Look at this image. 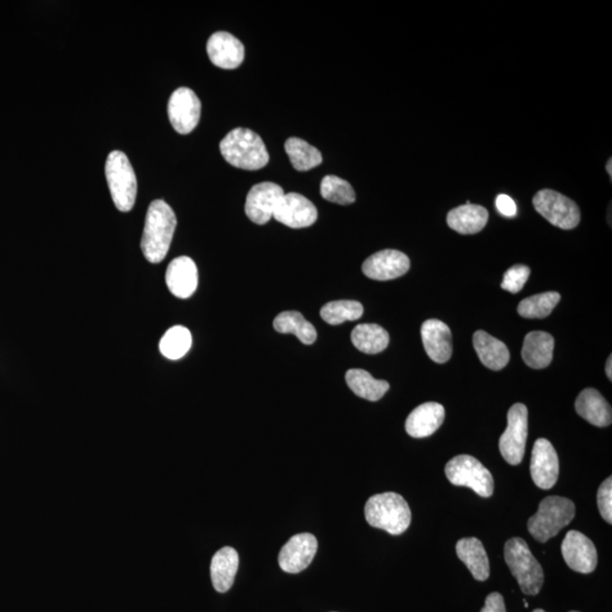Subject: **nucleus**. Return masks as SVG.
Masks as SVG:
<instances>
[{"label":"nucleus","instance_id":"393cba45","mask_svg":"<svg viewBox=\"0 0 612 612\" xmlns=\"http://www.w3.org/2000/svg\"><path fill=\"white\" fill-rule=\"evenodd\" d=\"M473 345L478 358L487 369L499 371L508 365L510 354L507 346L487 332L478 330L473 336Z\"/></svg>","mask_w":612,"mask_h":612},{"label":"nucleus","instance_id":"0eeeda50","mask_svg":"<svg viewBox=\"0 0 612 612\" xmlns=\"http://www.w3.org/2000/svg\"><path fill=\"white\" fill-rule=\"evenodd\" d=\"M446 477L452 485L467 487L483 498H489L494 494L495 481L489 469L483 467L476 457L459 455L447 463Z\"/></svg>","mask_w":612,"mask_h":612},{"label":"nucleus","instance_id":"37998d69","mask_svg":"<svg viewBox=\"0 0 612 612\" xmlns=\"http://www.w3.org/2000/svg\"><path fill=\"white\" fill-rule=\"evenodd\" d=\"M570 612H579V611H570Z\"/></svg>","mask_w":612,"mask_h":612},{"label":"nucleus","instance_id":"f8f14e48","mask_svg":"<svg viewBox=\"0 0 612 612\" xmlns=\"http://www.w3.org/2000/svg\"><path fill=\"white\" fill-rule=\"evenodd\" d=\"M282 186L272 181L253 186L246 202V216L256 225H265L274 217L277 204L283 197Z\"/></svg>","mask_w":612,"mask_h":612},{"label":"nucleus","instance_id":"58836bf2","mask_svg":"<svg viewBox=\"0 0 612 612\" xmlns=\"http://www.w3.org/2000/svg\"><path fill=\"white\" fill-rule=\"evenodd\" d=\"M611 365H612V358H611V355H610L609 358H607V366H606V374H607V378H609L610 381L612 380V378H611V376H612Z\"/></svg>","mask_w":612,"mask_h":612},{"label":"nucleus","instance_id":"9d476101","mask_svg":"<svg viewBox=\"0 0 612 612\" xmlns=\"http://www.w3.org/2000/svg\"><path fill=\"white\" fill-rule=\"evenodd\" d=\"M168 116L177 133L189 134L198 126L201 116V101L190 88H177L168 102Z\"/></svg>","mask_w":612,"mask_h":612},{"label":"nucleus","instance_id":"cd10ccee","mask_svg":"<svg viewBox=\"0 0 612 612\" xmlns=\"http://www.w3.org/2000/svg\"><path fill=\"white\" fill-rule=\"evenodd\" d=\"M352 343L358 350L366 354H378L389 345V334L379 325L363 323L354 328Z\"/></svg>","mask_w":612,"mask_h":612},{"label":"nucleus","instance_id":"c85d7f7f","mask_svg":"<svg viewBox=\"0 0 612 612\" xmlns=\"http://www.w3.org/2000/svg\"><path fill=\"white\" fill-rule=\"evenodd\" d=\"M274 328L281 334H292L305 345H312L317 340V330L311 322L306 320L300 312L287 311L278 314Z\"/></svg>","mask_w":612,"mask_h":612},{"label":"nucleus","instance_id":"ddd939ff","mask_svg":"<svg viewBox=\"0 0 612 612\" xmlns=\"http://www.w3.org/2000/svg\"><path fill=\"white\" fill-rule=\"evenodd\" d=\"M318 550V540L311 533L292 536L279 552V566L290 574L301 573L313 561Z\"/></svg>","mask_w":612,"mask_h":612},{"label":"nucleus","instance_id":"c756f323","mask_svg":"<svg viewBox=\"0 0 612 612\" xmlns=\"http://www.w3.org/2000/svg\"><path fill=\"white\" fill-rule=\"evenodd\" d=\"M285 150L292 167L299 172L316 168L322 162L320 151L299 137H290L286 141Z\"/></svg>","mask_w":612,"mask_h":612},{"label":"nucleus","instance_id":"412c9836","mask_svg":"<svg viewBox=\"0 0 612 612\" xmlns=\"http://www.w3.org/2000/svg\"><path fill=\"white\" fill-rule=\"evenodd\" d=\"M575 408L580 418L596 427L605 428L611 424V406L596 389H584L576 399Z\"/></svg>","mask_w":612,"mask_h":612},{"label":"nucleus","instance_id":"20e7f679","mask_svg":"<svg viewBox=\"0 0 612 612\" xmlns=\"http://www.w3.org/2000/svg\"><path fill=\"white\" fill-rule=\"evenodd\" d=\"M575 517L573 501L564 496H550L541 501L538 513L527 522V530L540 543L556 536Z\"/></svg>","mask_w":612,"mask_h":612},{"label":"nucleus","instance_id":"7ed1b4c3","mask_svg":"<svg viewBox=\"0 0 612 612\" xmlns=\"http://www.w3.org/2000/svg\"><path fill=\"white\" fill-rule=\"evenodd\" d=\"M366 522L376 529L392 535H401L411 525L410 505L401 495L394 492L372 496L366 505Z\"/></svg>","mask_w":612,"mask_h":612},{"label":"nucleus","instance_id":"f3484780","mask_svg":"<svg viewBox=\"0 0 612 612\" xmlns=\"http://www.w3.org/2000/svg\"><path fill=\"white\" fill-rule=\"evenodd\" d=\"M207 51L212 64L224 70L237 69L243 63L246 49L236 37L224 31L211 35Z\"/></svg>","mask_w":612,"mask_h":612},{"label":"nucleus","instance_id":"7c9ffc66","mask_svg":"<svg viewBox=\"0 0 612 612\" xmlns=\"http://www.w3.org/2000/svg\"><path fill=\"white\" fill-rule=\"evenodd\" d=\"M192 346V335L188 328L175 326L163 335L159 349L168 360L176 361L184 357Z\"/></svg>","mask_w":612,"mask_h":612},{"label":"nucleus","instance_id":"e433bc0d","mask_svg":"<svg viewBox=\"0 0 612 612\" xmlns=\"http://www.w3.org/2000/svg\"><path fill=\"white\" fill-rule=\"evenodd\" d=\"M496 207L501 215L508 217V218H513V217H515L517 214L516 203L512 198L508 197V195H498L496 199Z\"/></svg>","mask_w":612,"mask_h":612},{"label":"nucleus","instance_id":"4468645a","mask_svg":"<svg viewBox=\"0 0 612 612\" xmlns=\"http://www.w3.org/2000/svg\"><path fill=\"white\" fill-rule=\"evenodd\" d=\"M274 218L291 228L310 227L318 219L316 206L299 193L283 194L274 212Z\"/></svg>","mask_w":612,"mask_h":612},{"label":"nucleus","instance_id":"5701e85b","mask_svg":"<svg viewBox=\"0 0 612 612\" xmlns=\"http://www.w3.org/2000/svg\"><path fill=\"white\" fill-rule=\"evenodd\" d=\"M457 556L468 567L473 578L485 582L490 576L489 558L483 543L477 538L460 539L456 544Z\"/></svg>","mask_w":612,"mask_h":612},{"label":"nucleus","instance_id":"6ab92c4d","mask_svg":"<svg viewBox=\"0 0 612 612\" xmlns=\"http://www.w3.org/2000/svg\"><path fill=\"white\" fill-rule=\"evenodd\" d=\"M421 336L425 348L433 362L446 363L452 354V337L450 327L437 319L423 323Z\"/></svg>","mask_w":612,"mask_h":612},{"label":"nucleus","instance_id":"aec40b11","mask_svg":"<svg viewBox=\"0 0 612 612\" xmlns=\"http://www.w3.org/2000/svg\"><path fill=\"white\" fill-rule=\"evenodd\" d=\"M445 407L438 403H424L415 408L406 420V432L413 438H427L441 427L445 421Z\"/></svg>","mask_w":612,"mask_h":612},{"label":"nucleus","instance_id":"79ce46f5","mask_svg":"<svg viewBox=\"0 0 612 612\" xmlns=\"http://www.w3.org/2000/svg\"><path fill=\"white\" fill-rule=\"evenodd\" d=\"M524 606H525V607H529V603H527L525 600H524Z\"/></svg>","mask_w":612,"mask_h":612},{"label":"nucleus","instance_id":"1a4fd4ad","mask_svg":"<svg viewBox=\"0 0 612 612\" xmlns=\"http://www.w3.org/2000/svg\"><path fill=\"white\" fill-rule=\"evenodd\" d=\"M534 209L556 227L569 230L578 227L580 211L573 199L552 190H541L533 198Z\"/></svg>","mask_w":612,"mask_h":612},{"label":"nucleus","instance_id":"c9c22d12","mask_svg":"<svg viewBox=\"0 0 612 612\" xmlns=\"http://www.w3.org/2000/svg\"><path fill=\"white\" fill-rule=\"evenodd\" d=\"M598 508L603 520L612 523V478L603 481L598 490Z\"/></svg>","mask_w":612,"mask_h":612},{"label":"nucleus","instance_id":"39448f33","mask_svg":"<svg viewBox=\"0 0 612 612\" xmlns=\"http://www.w3.org/2000/svg\"><path fill=\"white\" fill-rule=\"evenodd\" d=\"M505 561L526 596H536L544 583L542 566L539 564L529 545L521 538H513L505 544Z\"/></svg>","mask_w":612,"mask_h":612},{"label":"nucleus","instance_id":"f03ea898","mask_svg":"<svg viewBox=\"0 0 612 612\" xmlns=\"http://www.w3.org/2000/svg\"><path fill=\"white\" fill-rule=\"evenodd\" d=\"M220 153L230 165L246 171H258L269 162L267 146L255 132L238 127L220 142Z\"/></svg>","mask_w":612,"mask_h":612},{"label":"nucleus","instance_id":"dca6fc26","mask_svg":"<svg viewBox=\"0 0 612 612\" xmlns=\"http://www.w3.org/2000/svg\"><path fill=\"white\" fill-rule=\"evenodd\" d=\"M411 267L406 255L397 250H384L375 253L365 261L362 272L374 281H393L403 276Z\"/></svg>","mask_w":612,"mask_h":612},{"label":"nucleus","instance_id":"b1692460","mask_svg":"<svg viewBox=\"0 0 612 612\" xmlns=\"http://www.w3.org/2000/svg\"><path fill=\"white\" fill-rule=\"evenodd\" d=\"M489 219V212L485 207L478 204H464L450 211L447 224L455 232L463 235L480 233Z\"/></svg>","mask_w":612,"mask_h":612},{"label":"nucleus","instance_id":"9b49d317","mask_svg":"<svg viewBox=\"0 0 612 612\" xmlns=\"http://www.w3.org/2000/svg\"><path fill=\"white\" fill-rule=\"evenodd\" d=\"M561 553L570 569L580 574L593 573L598 552L592 541L579 531H570L561 543Z\"/></svg>","mask_w":612,"mask_h":612},{"label":"nucleus","instance_id":"f257e3e1","mask_svg":"<svg viewBox=\"0 0 612 612\" xmlns=\"http://www.w3.org/2000/svg\"><path fill=\"white\" fill-rule=\"evenodd\" d=\"M177 219L174 210L163 199H154L146 212L142 252L151 264L162 263L170 251Z\"/></svg>","mask_w":612,"mask_h":612},{"label":"nucleus","instance_id":"6e6552de","mask_svg":"<svg viewBox=\"0 0 612 612\" xmlns=\"http://www.w3.org/2000/svg\"><path fill=\"white\" fill-rule=\"evenodd\" d=\"M507 429L499 439V450L510 465H520L525 455L529 411L524 403H514L507 414Z\"/></svg>","mask_w":612,"mask_h":612},{"label":"nucleus","instance_id":"a19ab883","mask_svg":"<svg viewBox=\"0 0 612 612\" xmlns=\"http://www.w3.org/2000/svg\"><path fill=\"white\" fill-rule=\"evenodd\" d=\"M533 612H545V611L542 609H535Z\"/></svg>","mask_w":612,"mask_h":612},{"label":"nucleus","instance_id":"bb28decb","mask_svg":"<svg viewBox=\"0 0 612 612\" xmlns=\"http://www.w3.org/2000/svg\"><path fill=\"white\" fill-rule=\"evenodd\" d=\"M346 383L357 396L366 401L376 402L385 396L389 390V384L385 380H376L369 372L362 369H350L346 374Z\"/></svg>","mask_w":612,"mask_h":612},{"label":"nucleus","instance_id":"473e14b6","mask_svg":"<svg viewBox=\"0 0 612 612\" xmlns=\"http://www.w3.org/2000/svg\"><path fill=\"white\" fill-rule=\"evenodd\" d=\"M559 301H561L559 292H542V294L530 296L523 300L518 305L517 311L523 318L544 319L552 314Z\"/></svg>","mask_w":612,"mask_h":612},{"label":"nucleus","instance_id":"4c0bfd02","mask_svg":"<svg viewBox=\"0 0 612 612\" xmlns=\"http://www.w3.org/2000/svg\"><path fill=\"white\" fill-rule=\"evenodd\" d=\"M481 612H507L504 597L498 592L489 594L486 598L485 607Z\"/></svg>","mask_w":612,"mask_h":612},{"label":"nucleus","instance_id":"ea45409f","mask_svg":"<svg viewBox=\"0 0 612 612\" xmlns=\"http://www.w3.org/2000/svg\"><path fill=\"white\" fill-rule=\"evenodd\" d=\"M611 163H612V161H611V159H609V162H607V172H609L610 176H612Z\"/></svg>","mask_w":612,"mask_h":612},{"label":"nucleus","instance_id":"423d86ee","mask_svg":"<svg viewBox=\"0 0 612 612\" xmlns=\"http://www.w3.org/2000/svg\"><path fill=\"white\" fill-rule=\"evenodd\" d=\"M106 177L115 206L119 211H131L135 204L137 181L130 161L122 151L109 153L106 162Z\"/></svg>","mask_w":612,"mask_h":612},{"label":"nucleus","instance_id":"4be33fe9","mask_svg":"<svg viewBox=\"0 0 612 612\" xmlns=\"http://www.w3.org/2000/svg\"><path fill=\"white\" fill-rule=\"evenodd\" d=\"M554 349L553 337L544 331H532L523 344V361L532 369L541 370L550 366Z\"/></svg>","mask_w":612,"mask_h":612},{"label":"nucleus","instance_id":"f704fd0d","mask_svg":"<svg viewBox=\"0 0 612 612\" xmlns=\"http://www.w3.org/2000/svg\"><path fill=\"white\" fill-rule=\"evenodd\" d=\"M531 274V269L524 264H516L509 268L504 274V281L501 283L503 290L517 294L523 290Z\"/></svg>","mask_w":612,"mask_h":612},{"label":"nucleus","instance_id":"2f4dec72","mask_svg":"<svg viewBox=\"0 0 612 612\" xmlns=\"http://www.w3.org/2000/svg\"><path fill=\"white\" fill-rule=\"evenodd\" d=\"M365 309L357 301H334L321 309V318L331 326L346 321H357L363 316Z\"/></svg>","mask_w":612,"mask_h":612},{"label":"nucleus","instance_id":"2eb2a0df","mask_svg":"<svg viewBox=\"0 0 612 612\" xmlns=\"http://www.w3.org/2000/svg\"><path fill=\"white\" fill-rule=\"evenodd\" d=\"M531 476L540 489L550 490L559 478V459L552 443L540 438L535 441L531 459Z\"/></svg>","mask_w":612,"mask_h":612},{"label":"nucleus","instance_id":"72a5a7b5","mask_svg":"<svg viewBox=\"0 0 612 612\" xmlns=\"http://www.w3.org/2000/svg\"><path fill=\"white\" fill-rule=\"evenodd\" d=\"M321 195L327 201L348 206L357 199V194L348 181L338 176L328 175L321 181Z\"/></svg>","mask_w":612,"mask_h":612},{"label":"nucleus","instance_id":"a211bd4d","mask_svg":"<svg viewBox=\"0 0 612 612\" xmlns=\"http://www.w3.org/2000/svg\"><path fill=\"white\" fill-rule=\"evenodd\" d=\"M198 268L189 256L172 261L166 272V283L172 294L179 299H189L198 288Z\"/></svg>","mask_w":612,"mask_h":612},{"label":"nucleus","instance_id":"a878e982","mask_svg":"<svg viewBox=\"0 0 612 612\" xmlns=\"http://www.w3.org/2000/svg\"><path fill=\"white\" fill-rule=\"evenodd\" d=\"M238 565V553L234 548L225 547L216 552L210 567L211 580L216 591L225 593L233 587Z\"/></svg>","mask_w":612,"mask_h":612}]
</instances>
